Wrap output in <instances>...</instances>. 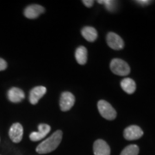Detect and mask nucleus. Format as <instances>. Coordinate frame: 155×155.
Segmentation results:
<instances>
[{
    "mask_svg": "<svg viewBox=\"0 0 155 155\" xmlns=\"http://www.w3.org/2000/svg\"><path fill=\"white\" fill-rule=\"evenodd\" d=\"M62 131L57 130L50 137L46 139L42 142H41L36 147V152L40 154H46L51 153L59 147L62 140Z\"/></svg>",
    "mask_w": 155,
    "mask_h": 155,
    "instance_id": "obj_1",
    "label": "nucleus"
},
{
    "mask_svg": "<svg viewBox=\"0 0 155 155\" xmlns=\"http://www.w3.org/2000/svg\"><path fill=\"white\" fill-rule=\"evenodd\" d=\"M110 67L112 72L119 76H127L130 72V67L127 62L121 59H113Z\"/></svg>",
    "mask_w": 155,
    "mask_h": 155,
    "instance_id": "obj_2",
    "label": "nucleus"
},
{
    "mask_svg": "<svg viewBox=\"0 0 155 155\" xmlns=\"http://www.w3.org/2000/svg\"><path fill=\"white\" fill-rule=\"evenodd\" d=\"M97 109L100 115L104 118H105L106 120L112 121L116 117V110L112 107L110 103H108L105 100H100L97 103Z\"/></svg>",
    "mask_w": 155,
    "mask_h": 155,
    "instance_id": "obj_3",
    "label": "nucleus"
},
{
    "mask_svg": "<svg viewBox=\"0 0 155 155\" xmlns=\"http://www.w3.org/2000/svg\"><path fill=\"white\" fill-rule=\"evenodd\" d=\"M107 41V44L109 45V47L114 50H121L124 48V41L121 38V36H119L117 34L114 32H110L107 35L106 37Z\"/></svg>",
    "mask_w": 155,
    "mask_h": 155,
    "instance_id": "obj_4",
    "label": "nucleus"
},
{
    "mask_svg": "<svg viewBox=\"0 0 155 155\" xmlns=\"http://www.w3.org/2000/svg\"><path fill=\"white\" fill-rule=\"evenodd\" d=\"M142 135H143L142 129L136 125H132L126 127L123 132V136L127 140H135L141 138Z\"/></svg>",
    "mask_w": 155,
    "mask_h": 155,
    "instance_id": "obj_5",
    "label": "nucleus"
},
{
    "mask_svg": "<svg viewBox=\"0 0 155 155\" xmlns=\"http://www.w3.org/2000/svg\"><path fill=\"white\" fill-rule=\"evenodd\" d=\"M75 104V97L71 92H63L60 99V106L62 111H67L71 110Z\"/></svg>",
    "mask_w": 155,
    "mask_h": 155,
    "instance_id": "obj_6",
    "label": "nucleus"
},
{
    "mask_svg": "<svg viewBox=\"0 0 155 155\" xmlns=\"http://www.w3.org/2000/svg\"><path fill=\"white\" fill-rule=\"evenodd\" d=\"M9 135H10L11 140L14 143L20 142L22 140V136H23V127L22 125L18 122L14 123L10 128Z\"/></svg>",
    "mask_w": 155,
    "mask_h": 155,
    "instance_id": "obj_7",
    "label": "nucleus"
},
{
    "mask_svg": "<svg viewBox=\"0 0 155 155\" xmlns=\"http://www.w3.org/2000/svg\"><path fill=\"white\" fill-rule=\"evenodd\" d=\"M38 132H32L29 135V139L32 141H38L47 136V134L49 133L51 127L49 125L41 123L38 126Z\"/></svg>",
    "mask_w": 155,
    "mask_h": 155,
    "instance_id": "obj_8",
    "label": "nucleus"
},
{
    "mask_svg": "<svg viewBox=\"0 0 155 155\" xmlns=\"http://www.w3.org/2000/svg\"><path fill=\"white\" fill-rule=\"evenodd\" d=\"M94 155H110V147L103 140H97L93 145Z\"/></svg>",
    "mask_w": 155,
    "mask_h": 155,
    "instance_id": "obj_9",
    "label": "nucleus"
},
{
    "mask_svg": "<svg viewBox=\"0 0 155 155\" xmlns=\"http://www.w3.org/2000/svg\"><path fill=\"white\" fill-rule=\"evenodd\" d=\"M45 11L44 8L39 5H28L24 10V16L28 19H35L41 15Z\"/></svg>",
    "mask_w": 155,
    "mask_h": 155,
    "instance_id": "obj_10",
    "label": "nucleus"
},
{
    "mask_svg": "<svg viewBox=\"0 0 155 155\" xmlns=\"http://www.w3.org/2000/svg\"><path fill=\"white\" fill-rule=\"evenodd\" d=\"M47 92V89L44 86H36L29 92V102L32 104H36Z\"/></svg>",
    "mask_w": 155,
    "mask_h": 155,
    "instance_id": "obj_11",
    "label": "nucleus"
},
{
    "mask_svg": "<svg viewBox=\"0 0 155 155\" xmlns=\"http://www.w3.org/2000/svg\"><path fill=\"white\" fill-rule=\"evenodd\" d=\"M25 95L23 91L17 87H12L8 91V98L12 103H20L24 99Z\"/></svg>",
    "mask_w": 155,
    "mask_h": 155,
    "instance_id": "obj_12",
    "label": "nucleus"
},
{
    "mask_svg": "<svg viewBox=\"0 0 155 155\" xmlns=\"http://www.w3.org/2000/svg\"><path fill=\"white\" fill-rule=\"evenodd\" d=\"M121 87L127 94H133L136 90V84L130 78H125L121 81Z\"/></svg>",
    "mask_w": 155,
    "mask_h": 155,
    "instance_id": "obj_13",
    "label": "nucleus"
},
{
    "mask_svg": "<svg viewBox=\"0 0 155 155\" xmlns=\"http://www.w3.org/2000/svg\"><path fill=\"white\" fill-rule=\"evenodd\" d=\"M81 34L83 35V37L86 41H88L90 42H92L97 40V30L95 29L93 27H91V26H86L82 29Z\"/></svg>",
    "mask_w": 155,
    "mask_h": 155,
    "instance_id": "obj_14",
    "label": "nucleus"
},
{
    "mask_svg": "<svg viewBox=\"0 0 155 155\" xmlns=\"http://www.w3.org/2000/svg\"><path fill=\"white\" fill-rule=\"evenodd\" d=\"M75 59L79 65H84L87 61V49L84 46L78 47L75 52Z\"/></svg>",
    "mask_w": 155,
    "mask_h": 155,
    "instance_id": "obj_15",
    "label": "nucleus"
},
{
    "mask_svg": "<svg viewBox=\"0 0 155 155\" xmlns=\"http://www.w3.org/2000/svg\"><path fill=\"white\" fill-rule=\"evenodd\" d=\"M97 2H98V4L104 5L107 11H109L110 12L116 11L117 7H118V2L114 1V0H99Z\"/></svg>",
    "mask_w": 155,
    "mask_h": 155,
    "instance_id": "obj_16",
    "label": "nucleus"
},
{
    "mask_svg": "<svg viewBox=\"0 0 155 155\" xmlns=\"http://www.w3.org/2000/svg\"><path fill=\"white\" fill-rule=\"evenodd\" d=\"M140 148L137 145H129L122 150L120 155H138Z\"/></svg>",
    "mask_w": 155,
    "mask_h": 155,
    "instance_id": "obj_17",
    "label": "nucleus"
},
{
    "mask_svg": "<svg viewBox=\"0 0 155 155\" xmlns=\"http://www.w3.org/2000/svg\"><path fill=\"white\" fill-rule=\"evenodd\" d=\"M135 3L141 6H147L149 5L150 4H152L153 1H150V0H137V1H135Z\"/></svg>",
    "mask_w": 155,
    "mask_h": 155,
    "instance_id": "obj_18",
    "label": "nucleus"
},
{
    "mask_svg": "<svg viewBox=\"0 0 155 155\" xmlns=\"http://www.w3.org/2000/svg\"><path fill=\"white\" fill-rule=\"evenodd\" d=\"M7 68V62L4 59L0 58V71H4Z\"/></svg>",
    "mask_w": 155,
    "mask_h": 155,
    "instance_id": "obj_19",
    "label": "nucleus"
},
{
    "mask_svg": "<svg viewBox=\"0 0 155 155\" xmlns=\"http://www.w3.org/2000/svg\"><path fill=\"white\" fill-rule=\"evenodd\" d=\"M83 4L86 7H91L94 4V1H92V0H84Z\"/></svg>",
    "mask_w": 155,
    "mask_h": 155,
    "instance_id": "obj_20",
    "label": "nucleus"
}]
</instances>
